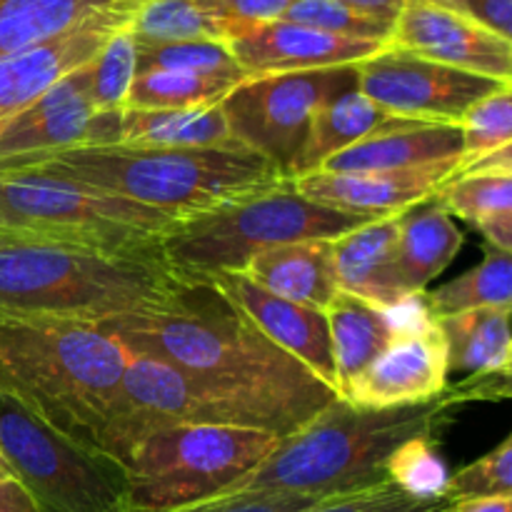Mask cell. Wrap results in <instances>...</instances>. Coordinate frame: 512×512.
Here are the masks:
<instances>
[{
  "label": "cell",
  "instance_id": "cell-34",
  "mask_svg": "<svg viewBox=\"0 0 512 512\" xmlns=\"http://www.w3.org/2000/svg\"><path fill=\"white\" fill-rule=\"evenodd\" d=\"M385 478L413 498H443L450 473L438 453V438H413L398 445L385 460Z\"/></svg>",
  "mask_w": 512,
  "mask_h": 512
},
{
  "label": "cell",
  "instance_id": "cell-18",
  "mask_svg": "<svg viewBox=\"0 0 512 512\" xmlns=\"http://www.w3.org/2000/svg\"><path fill=\"white\" fill-rule=\"evenodd\" d=\"M460 160L418 165L385 173H315L290 180L295 193L343 213L388 218L430 198L450 178Z\"/></svg>",
  "mask_w": 512,
  "mask_h": 512
},
{
  "label": "cell",
  "instance_id": "cell-4",
  "mask_svg": "<svg viewBox=\"0 0 512 512\" xmlns=\"http://www.w3.org/2000/svg\"><path fill=\"white\" fill-rule=\"evenodd\" d=\"M88 185L170 218L200 213L235 195L285 183L270 160L240 143L220 148H68L0 168Z\"/></svg>",
  "mask_w": 512,
  "mask_h": 512
},
{
  "label": "cell",
  "instance_id": "cell-40",
  "mask_svg": "<svg viewBox=\"0 0 512 512\" xmlns=\"http://www.w3.org/2000/svg\"><path fill=\"white\" fill-rule=\"evenodd\" d=\"M215 18L223 23H270L280 20L290 10L295 0H200Z\"/></svg>",
  "mask_w": 512,
  "mask_h": 512
},
{
  "label": "cell",
  "instance_id": "cell-9",
  "mask_svg": "<svg viewBox=\"0 0 512 512\" xmlns=\"http://www.w3.org/2000/svg\"><path fill=\"white\" fill-rule=\"evenodd\" d=\"M0 458L35 512H130L118 463L68 443L3 395Z\"/></svg>",
  "mask_w": 512,
  "mask_h": 512
},
{
  "label": "cell",
  "instance_id": "cell-2",
  "mask_svg": "<svg viewBox=\"0 0 512 512\" xmlns=\"http://www.w3.org/2000/svg\"><path fill=\"white\" fill-rule=\"evenodd\" d=\"M512 375L480 373L445 385L428 403L353 408L335 398L313 420L285 435L258 468L218 498L245 493L335 498L385 483V460L413 438H440L463 405L508 400ZM215 500V498H213Z\"/></svg>",
  "mask_w": 512,
  "mask_h": 512
},
{
  "label": "cell",
  "instance_id": "cell-1",
  "mask_svg": "<svg viewBox=\"0 0 512 512\" xmlns=\"http://www.w3.org/2000/svg\"><path fill=\"white\" fill-rule=\"evenodd\" d=\"M98 328L130 353L183 370L238 428L285 438L335 400L205 280H178L165 300Z\"/></svg>",
  "mask_w": 512,
  "mask_h": 512
},
{
  "label": "cell",
  "instance_id": "cell-25",
  "mask_svg": "<svg viewBox=\"0 0 512 512\" xmlns=\"http://www.w3.org/2000/svg\"><path fill=\"white\" fill-rule=\"evenodd\" d=\"M450 215L468 220L475 228L498 218H512V145L458 165L435 190Z\"/></svg>",
  "mask_w": 512,
  "mask_h": 512
},
{
  "label": "cell",
  "instance_id": "cell-11",
  "mask_svg": "<svg viewBox=\"0 0 512 512\" xmlns=\"http://www.w3.org/2000/svg\"><path fill=\"white\" fill-rule=\"evenodd\" d=\"M358 90L395 118L460 125L470 108L512 83L483 78L385 45L355 65Z\"/></svg>",
  "mask_w": 512,
  "mask_h": 512
},
{
  "label": "cell",
  "instance_id": "cell-45",
  "mask_svg": "<svg viewBox=\"0 0 512 512\" xmlns=\"http://www.w3.org/2000/svg\"><path fill=\"white\" fill-rule=\"evenodd\" d=\"M423 3H433V5H440V8L460 10V3H463V0H423Z\"/></svg>",
  "mask_w": 512,
  "mask_h": 512
},
{
  "label": "cell",
  "instance_id": "cell-16",
  "mask_svg": "<svg viewBox=\"0 0 512 512\" xmlns=\"http://www.w3.org/2000/svg\"><path fill=\"white\" fill-rule=\"evenodd\" d=\"M225 45L245 75L358 65L360 60L385 48L383 43L373 40L340 38L288 20L230 25Z\"/></svg>",
  "mask_w": 512,
  "mask_h": 512
},
{
  "label": "cell",
  "instance_id": "cell-19",
  "mask_svg": "<svg viewBox=\"0 0 512 512\" xmlns=\"http://www.w3.org/2000/svg\"><path fill=\"white\" fill-rule=\"evenodd\" d=\"M335 290L383 313H400L420 295L405 290L398 268V215L375 218L330 240Z\"/></svg>",
  "mask_w": 512,
  "mask_h": 512
},
{
  "label": "cell",
  "instance_id": "cell-42",
  "mask_svg": "<svg viewBox=\"0 0 512 512\" xmlns=\"http://www.w3.org/2000/svg\"><path fill=\"white\" fill-rule=\"evenodd\" d=\"M343 3L353 5V8L363 10V13L368 15H375V18L385 20V23L395 25V18H398L400 10H403V5L408 3V0H343Z\"/></svg>",
  "mask_w": 512,
  "mask_h": 512
},
{
  "label": "cell",
  "instance_id": "cell-7",
  "mask_svg": "<svg viewBox=\"0 0 512 512\" xmlns=\"http://www.w3.org/2000/svg\"><path fill=\"white\" fill-rule=\"evenodd\" d=\"M175 218L133 200L35 173H0V233L110 255H160Z\"/></svg>",
  "mask_w": 512,
  "mask_h": 512
},
{
  "label": "cell",
  "instance_id": "cell-41",
  "mask_svg": "<svg viewBox=\"0 0 512 512\" xmlns=\"http://www.w3.org/2000/svg\"><path fill=\"white\" fill-rule=\"evenodd\" d=\"M460 13L512 43V0H463Z\"/></svg>",
  "mask_w": 512,
  "mask_h": 512
},
{
  "label": "cell",
  "instance_id": "cell-35",
  "mask_svg": "<svg viewBox=\"0 0 512 512\" xmlns=\"http://www.w3.org/2000/svg\"><path fill=\"white\" fill-rule=\"evenodd\" d=\"M280 20L308 25V28L340 35V38L373 40L383 45H388L390 33H393V23L363 13L343 0H295Z\"/></svg>",
  "mask_w": 512,
  "mask_h": 512
},
{
  "label": "cell",
  "instance_id": "cell-46",
  "mask_svg": "<svg viewBox=\"0 0 512 512\" xmlns=\"http://www.w3.org/2000/svg\"><path fill=\"white\" fill-rule=\"evenodd\" d=\"M5 480H10V473H8V468H5L3 458H0V483H5Z\"/></svg>",
  "mask_w": 512,
  "mask_h": 512
},
{
  "label": "cell",
  "instance_id": "cell-30",
  "mask_svg": "<svg viewBox=\"0 0 512 512\" xmlns=\"http://www.w3.org/2000/svg\"><path fill=\"white\" fill-rule=\"evenodd\" d=\"M245 78L233 75L173 73V70H148L138 73L130 83L125 108L135 110H175L215 105Z\"/></svg>",
  "mask_w": 512,
  "mask_h": 512
},
{
  "label": "cell",
  "instance_id": "cell-29",
  "mask_svg": "<svg viewBox=\"0 0 512 512\" xmlns=\"http://www.w3.org/2000/svg\"><path fill=\"white\" fill-rule=\"evenodd\" d=\"M423 303L435 320L468 313L478 308H512V263L508 253L488 248L478 268L445 283L435 290H425Z\"/></svg>",
  "mask_w": 512,
  "mask_h": 512
},
{
  "label": "cell",
  "instance_id": "cell-36",
  "mask_svg": "<svg viewBox=\"0 0 512 512\" xmlns=\"http://www.w3.org/2000/svg\"><path fill=\"white\" fill-rule=\"evenodd\" d=\"M460 135H463V153H460L458 165H468L473 160L485 158V155L510 148L512 85L475 103L460 120Z\"/></svg>",
  "mask_w": 512,
  "mask_h": 512
},
{
  "label": "cell",
  "instance_id": "cell-32",
  "mask_svg": "<svg viewBox=\"0 0 512 512\" xmlns=\"http://www.w3.org/2000/svg\"><path fill=\"white\" fill-rule=\"evenodd\" d=\"M90 103L98 113L125 110L128 90L138 75V40L130 23L115 30L93 60L85 63Z\"/></svg>",
  "mask_w": 512,
  "mask_h": 512
},
{
  "label": "cell",
  "instance_id": "cell-20",
  "mask_svg": "<svg viewBox=\"0 0 512 512\" xmlns=\"http://www.w3.org/2000/svg\"><path fill=\"white\" fill-rule=\"evenodd\" d=\"M460 153H463L460 125L408 120L340 150L318 170L320 173H385V170L418 168L440 160H460Z\"/></svg>",
  "mask_w": 512,
  "mask_h": 512
},
{
  "label": "cell",
  "instance_id": "cell-5",
  "mask_svg": "<svg viewBox=\"0 0 512 512\" xmlns=\"http://www.w3.org/2000/svg\"><path fill=\"white\" fill-rule=\"evenodd\" d=\"M178 285L160 255H110L0 233V318L100 325L150 308Z\"/></svg>",
  "mask_w": 512,
  "mask_h": 512
},
{
  "label": "cell",
  "instance_id": "cell-3",
  "mask_svg": "<svg viewBox=\"0 0 512 512\" xmlns=\"http://www.w3.org/2000/svg\"><path fill=\"white\" fill-rule=\"evenodd\" d=\"M130 350L98 325L0 318V395L68 443L108 455Z\"/></svg>",
  "mask_w": 512,
  "mask_h": 512
},
{
  "label": "cell",
  "instance_id": "cell-27",
  "mask_svg": "<svg viewBox=\"0 0 512 512\" xmlns=\"http://www.w3.org/2000/svg\"><path fill=\"white\" fill-rule=\"evenodd\" d=\"M448 345V373L512 375L510 308H478L438 320Z\"/></svg>",
  "mask_w": 512,
  "mask_h": 512
},
{
  "label": "cell",
  "instance_id": "cell-24",
  "mask_svg": "<svg viewBox=\"0 0 512 512\" xmlns=\"http://www.w3.org/2000/svg\"><path fill=\"white\" fill-rule=\"evenodd\" d=\"M403 123H408V120L390 115L388 110H383L373 100L365 98L358 88L345 90L338 98L328 100L315 113L308 143H305L303 153H300L293 178L313 173L325 160L338 155L340 150L350 148V145L360 143V140L370 138V135L380 133V130L395 128V125Z\"/></svg>",
  "mask_w": 512,
  "mask_h": 512
},
{
  "label": "cell",
  "instance_id": "cell-23",
  "mask_svg": "<svg viewBox=\"0 0 512 512\" xmlns=\"http://www.w3.org/2000/svg\"><path fill=\"white\" fill-rule=\"evenodd\" d=\"M323 313L328 320L330 348H333L335 395L340 398V393L393 340V335L398 333V320L348 293H335Z\"/></svg>",
  "mask_w": 512,
  "mask_h": 512
},
{
  "label": "cell",
  "instance_id": "cell-12",
  "mask_svg": "<svg viewBox=\"0 0 512 512\" xmlns=\"http://www.w3.org/2000/svg\"><path fill=\"white\" fill-rule=\"evenodd\" d=\"M398 320L383 353L340 393L353 408H398L428 403L448 385V345L423 295L410 308L390 313Z\"/></svg>",
  "mask_w": 512,
  "mask_h": 512
},
{
  "label": "cell",
  "instance_id": "cell-21",
  "mask_svg": "<svg viewBox=\"0 0 512 512\" xmlns=\"http://www.w3.org/2000/svg\"><path fill=\"white\" fill-rule=\"evenodd\" d=\"M240 273L275 298L315 310L328 308L338 293L330 268V240L275 245L253 255Z\"/></svg>",
  "mask_w": 512,
  "mask_h": 512
},
{
  "label": "cell",
  "instance_id": "cell-39",
  "mask_svg": "<svg viewBox=\"0 0 512 512\" xmlns=\"http://www.w3.org/2000/svg\"><path fill=\"white\" fill-rule=\"evenodd\" d=\"M320 503V498L305 495H270V493H245L228 495V498L205 500L190 508L175 512H305Z\"/></svg>",
  "mask_w": 512,
  "mask_h": 512
},
{
  "label": "cell",
  "instance_id": "cell-37",
  "mask_svg": "<svg viewBox=\"0 0 512 512\" xmlns=\"http://www.w3.org/2000/svg\"><path fill=\"white\" fill-rule=\"evenodd\" d=\"M443 498L450 503L473 498H512V435L475 463L450 473Z\"/></svg>",
  "mask_w": 512,
  "mask_h": 512
},
{
  "label": "cell",
  "instance_id": "cell-14",
  "mask_svg": "<svg viewBox=\"0 0 512 512\" xmlns=\"http://www.w3.org/2000/svg\"><path fill=\"white\" fill-rule=\"evenodd\" d=\"M388 45L433 63L512 83V43L460 10L408 0L395 18Z\"/></svg>",
  "mask_w": 512,
  "mask_h": 512
},
{
  "label": "cell",
  "instance_id": "cell-26",
  "mask_svg": "<svg viewBox=\"0 0 512 512\" xmlns=\"http://www.w3.org/2000/svg\"><path fill=\"white\" fill-rule=\"evenodd\" d=\"M235 143L220 103L203 108L135 110L120 118V145L135 148H220Z\"/></svg>",
  "mask_w": 512,
  "mask_h": 512
},
{
  "label": "cell",
  "instance_id": "cell-31",
  "mask_svg": "<svg viewBox=\"0 0 512 512\" xmlns=\"http://www.w3.org/2000/svg\"><path fill=\"white\" fill-rule=\"evenodd\" d=\"M138 43H183V40L228 38V23L215 18L200 0H145L130 18Z\"/></svg>",
  "mask_w": 512,
  "mask_h": 512
},
{
  "label": "cell",
  "instance_id": "cell-43",
  "mask_svg": "<svg viewBox=\"0 0 512 512\" xmlns=\"http://www.w3.org/2000/svg\"><path fill=\"white\" fill-rule=\"evenodd\" d=\"M0 512H35L25 490L13 478L0 483Z\"/></svg>",
  "mask_w": 512,
  "mask_h": 512
},
{
  "label": "cell",
  "instance_id": "cell-47",
  "mask_svg": "<svg viewBox=\"0 0 512 512\" xmlns=\"http://www.w3.org/2000/svg\"><path fill=\"white\" fill-rule=\"evenodd\" d=\"M128 3H133V5H140V3H145V0H128Z\"/></svg>",
  "mask_w": 512,
  "mask_h": 512
},
{
  "label": "cell",
  "instance_id": "cell-28",
  "mask_svg": "<svg viewBox=\"0 0 512 512\" xmlns=\"http://www.w3.org/2000/svg\"><path fill=\"white\" fill-rule=\"evenodd\" d=\"M113 3L118 0H0V58L58 38Z\"/></svg>",
  "mask_w": 512,
  "mask_h": 512
},
{
  "label": "cell",
  "instance_id": "cell-8",
  "mask_svg": "<svg viewBox=\"0 0 512 512\" xmlns=\"http://www.w3.org/2000/svg\"><path fill=\"white\" fill-rule=\"evenodd\" d=\"M280 438L235 425H168L125 455L130 512H175L213 500L258 468Z\"/></svg>",
  "mask_w": 512,
  "mask_h": 512
},
{
  "label": "cell",
  "instance_id": "cell-38",
  "mask_svg": "<svg viewBox=\"0 0 512 512\" xmlns=\"http://www.w3.org/2000/svg\"><path fill=\"white\" fill-rule=\"evenodd\" d=\"M453 503L445 498L420 500L395 488L390 480L358 490V493L335 495L315 503L305 512H450Z\"/></svg>",
  "mask_w": 512,
  "mask_h": 512
},
{
  "label": "cell",
  "instance_id": "cell-22",
  "mask_svg": "<svg viewBox=\"0 0 512 512\" xmlns=\"http://www.w3.org/2000/svg\"><path fill=\"white\" fill-rule=\"evenodd\" d=\"M463 248V233L435 195L398 213V268L405 290L423 295Z\"/></svg>",
  "mask_w": 512,
  "mask_h": 512
},
{
  "label": "cell",
  "instance_id": "cell-15",
  "mask_svg": "<svg viewBox=\"0 0 512 512\" xmlns=\"http://www.w3.org/2000/svg\"><path fill=\"white\" fill-rule=\"evenodd\" d=\"M135 8L138 5L118 0L95 10L58 38L0 58V128L38 100L63 75L93 60L110 35L130 23Z\"/></svg>",
  "mask_w": 512,
  "mask_h": 512
},
{
  "label": "cell",
  "instance_id": "cell-33",
  "mask_svg": "<svg viewBox=\"0 0 512 512\" xmlns=\"http://www.w3.org/2000/svg\"><path fill=\"white\" fill-rule=\"evenodd\" d=\"M173 70V73L233 75L248 78L235 63L228 45L220 40H183V43H138V73Z\"/></svg>",
  "mask_w": 512,
  "mask_h": 512
},
{
  "label": "cell",
  "instance_id": "cell-17",
  "mask_svg": "<svg viewBox=\"0 0 512 512\" xmlns=\"http://www.w3.org/2000/svg\"><path fill=\"white\" fill-rule=\"evenodd\" d=\"M205 283L218 288L270 343L293 355L335 393L333 348H330L328 320L323 310L275 298L250 283L243 273H218Z\"/></svg>",
  "mask_w": 512,
  "mask_h": 512
},
{
  "label": "cell",
  "instance_id": "cell-44",
  "mask_svg": "<svg viewBox=\"0 0 512 512\" xmlns=\"http://www.w3.org/2000/svg\"><path fill=\"white\" fill-rule=\"evenodd\" d=\"M450 512H512V498H473L453 503Z\"/></svg>",
  "mask_w": 512,
  "mask_h": 512
},
{
  "label": "cell",
  "instance_id": "cell-13",
  "mask_svg": "<svg viewBox=\"0 0 512 512\" xmlns=\"http://www.w3.org/2000/svg\"><path fill=\"white\" fill-rule=\"evenodd\" d=\"M120 118L123 110L98 113L93 108L88 73L80 65L0 128V168L58 150L120 143Z\"/></svg>",
  "mask_w": 512,
  "mask_h": 512
},
{
  "label": "cell",
  "instance_id": "cell-10",
  "mask_svg": "<svg viewBox=\"0 0 512 512\" xmlns=\"http://www.w3.org/2000/svg\"><path fill=\"white\" fill-rule=\"evenodd\" d=\"M353 88H358L355 65L248 75L220 100V110L230 138L263 155L290 180L315 113Z\"/></svg>",
  "mask_w": 512,
  "mask_h": 512
},
{
  "label": "cell",
  "instance_id": "cell-6",
  "mask_svg": "<svg viewBox=\"0 0 512 512\" xmlns=\"http://www.w3.org/2000/svg\"><path fill=\"white\" fill-rule=\"evenodd\" d=\"M368 220L375 218L313 203L285 180L175 218L160 235L158 250L175 280L190 283L240 273L253 255L275 245L335 240Z\"/></svg>",
  "mask_w": 512,
  "mask_h": 512
}]
</instances>
